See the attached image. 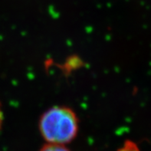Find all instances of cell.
Instances as JSON below:
<instances>
[{
  "label": "cell",
  "instance_id": "2",
  "mask_svg": "<svg viewBox=\"0 0 151 151\" xmlns=\"http://www.w3.org/2000/svg\"><path fill=\"white\" fill-rule=\"evenodd\" d=\"M39 151H71L68 148H67L65 145L61 144H48L42 147V149Z\"/></svg>",
  "mask_w": 151,
  "mask_h": 151
},
{
  "label": "cell",
  "instance_id": "4",
  "mask_svg": "<svg viewBox=\"0 0 151 151\" xmlns=\"http://www.w3.org/2000/svg\"><path fill=\"white\" fill-rule=\"evenodd\" d=\"M2 121H3V114H2V107H1V104H0V129L2 127Z\"/></svg>",
  "mask_w": 151,
  "mask_h": 151
},
{
  "label": "cell",
  "instance_id": "3",
  "mask_svg": "<svg viewBox=\"0 0 151 151\" xmlns=\"http://www.w3.org/2000/svg\"><path fill=\"white\" fill-rule=\"evenodd\" d=\"M117 151H140V150L134 142L126 141L122 147L120 148Z\"/></svg>",
  "mask_w": 151,
  "mask_h": 151
},
{
  "label": "cell",
  "instance_id": "1",
  "mask_svg": "<svg viewBox=\"0 0 151 151\" xmlns=\"http://www.w3.org/2000/svg\"><path fill=\"white\" fill-rule=\"evenodd\" d=\"M79 121L75 112L65 106H55L39 120V131L48 144L65 145L72 141L78 132Z\"/></svg>",
  "mask_w": 151,
  "mask_h": 151
}]
</instances>
